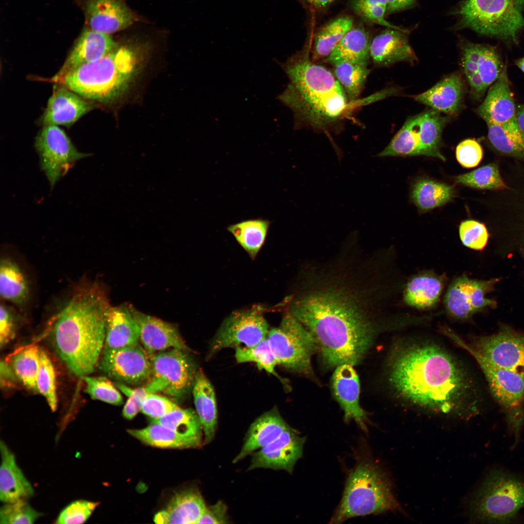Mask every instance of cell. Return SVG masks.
Returning a JSON list of instances; mask_svg holds the SVG:
<instances>
[{"label":"cell","instance_id":"obj_33","mask_svg":"<svg viewBox=\"0 0 524 524\" xmlns=\"http://www.w3.org/2000/svg\"><path fill=\"white\" fill-rule=\"evenodd\" d=\"M371 40L364 28L353 26L325 60L332 65L347 62L367 66Z\"/></svg>","mask_w":524,"mask_h":524},{"label":"cell","instance_id":"obj_23","mask_svg":"<svg viewBox=\"0 0 524 524\" xmlns=\"http://www.w3.org/2000/svg\"><path fill=\"white\" fill-rule=\"evenodd\" d=\"M93 108L86 98L59 84L49 98L42 117L44 126H70Z\"/></svg>","mask_w":524,"mask_h":524},{"label":"cell","instance_id":"obj_44","mask_svg":"<svg viewBox=\"0 0 524 524\" xmlns=\"http://www.w3.org/2000/svg\"><path fill=\"white\" fill-rule=\"evenodd\" d=\"M235 358L238 363L254 362L260 370L279 378L275 370L278 362L266 338L253 346L236 348Z\"/></svg>","mask_w":524,"mask_h":524},{"label":"cell","instance_id":"obj_15","mask_svg":"<svg viewBox=\"0 0 524 524\" xmlns=\"http://www.w3.org/2000/svg\"><path fill=\"white\" fill-rule=\"evenodd\" d=\"M460 49L461 66L471 95L479 99L497 80L504 66L492 47L465 41Z\"/></svg>","mask_w":524,"mask_h":524},{"label":"cell","instance_id":"obj_28","mask_svg":"<svg viewBox=\"0 0 524 524\" xmlns=\"http://www.w3.org/2000/svg\"><path fill=\"white\" fill-rule=\"evenodd\" d=\"M289 426L275 408L264 413L250 426L242 447L233 463H237L269 444L278 438Z\"/></svg>","mask_w":524,"mask_h":524},{"label":"cell","instance_id":"obj_14","mask_svg":"<svg viewBox=\"0 0 524 524\" xmlns=\"http://www.w3.org/2000/svg\"><path fill=\"white\" fill-rule=\"evenodd\" d=\"M269 330L260 311H234L222 323L210 343L207 357L211 358L224 348L253 346L266 338Z\"/></svg>","mask_w":524,"mask_h":524},{"label":"cell","instance_id":"obj_30","mask_svg":"<svg viewBox=\"0 0 524 524\" xmlns=\"http://www.w3.org/2000/svg\"><path fill=\"white\" fill-rule=\"evenodd\" d=\"M206 508L199 491L189 488L176 493L166 508L155 515L154 520L157 524H197Z\"/></svg>","mask_w":524,"mask_h":524},{"label":"cell","instance_id":"obj_2","mask_svg":"<svg viewBox=\"0 0 524 524\" xmlns=\"http://www.w3.org/2000/svg\"><path fill=\"white\" fill-rule=\"evenodd\" d=\"M388 380L394 393L420 409L447 415L477 411L470 401L471 381L456 359L429 342L395 345L388 362Z\"/></svg>","mask_w":524,"mask_h":524},{"label":"cell","instance_id":"obj_16","mask_svg":"<svg viewBox=\"0 0 524 524\" xmlns=\"http://www.w3.org/2000/svg\"><path fill=\"white\" fill-rule=\"evenodd\" d=\"M467 345L490 363L524 377V335L504 327Z\"/></svg>","mask_w":524,"mask_h":524},{"label":"cell","instance_id":"obj_18","mask_svg":"<svg viewBox=\"0 0 524 524\" xmlns=\"http://www.w3.org/2000/svg\"><path fill=\"white\" fill-rule=\"evenodd\" d=\"M305 437L290 426L275 440L252 454L248 470L267 468L292 474L302 457Z\"/></svg>","mask_w":524,"mask_h":524},{"label":"cell","instance_id":"obj_55","mask_svg":"<svg viewBox=\"0 0 524 524\" xmlns=\"http://www.w3.org/2000/svg\"><path fill=\"white\" fill-rule=\"evenodd\" d=\"M18 315L16 310L1 302L0 306V345L2 347L15 335Z\"/></svg>","mask_w":524,"mask_h":524},{"label":"cell","instance_id":"obj_35","mask_svg":"<svg viewBox=\"0 0 524 524\" xmlns=\"http://www.w3.org/2000/svg\"><path fill=\"white\" fill-rule=\"evenodd\" d=\"M132 436L147 445L162 448H188L200 446L202 438L180 434L156 423L140 429H129Z\"/></svg>","mask_w":524,"mask_h":524},{"label":"cell","instance_id":"obj_3","mask_svg":"<svg viewBox=\"0 0 524 524\" xmlns=\"http://www.w3.org/2000/svg\"><path fill=\"white\" fill-rule=\"evenodd\" d=\"M110 305L101 284L82 283L55 317L52 337L55 350L78 377L91 373L98 363L104 346L105 314Z\"/></svg>","mask_w":524,"mask_h":524},{"label":"cell","instance_id":"obj_51","mask_svg":"<svg viewBox=\"0 0 524 524\" xmlns=\"http://www.w3.org/2000/svg\"><path fill=\"white\" fill-rule=\"evenodd\" d=\"M494 283V280H477L469 278L468 292L469 299L474 313L481 311L487 306L494 307L496 302L485 297Z\"/></svg>","mask_w":524,"mask_h":524},{"label":"cell","instance_id":"obj_8","mask_svg":"<svg viewBox=\"0 0 524 524\" xmlns=\"http://www.w3.org/2000/svg\"><path fill=\"white\" fill-rule=\"evenodd\" d=\"M524 508V481L501 469L487 475L471 504L474 519L482 523L503 524L513 521Z\"/></svg>","mask_w":524,"mask_h":524},{"label":"cell","instance_id":"obj_12","mask_svg":"<svg viewBox=\"0 0 524 524\" xmlns=\"http://www.w3.org/2000/svg\"><path fill=\"white\" fill-rule=\"evenodd\" d=\"M187 351L173 348L149 355L152 374L144 385L149 393L162 392L178 398L188 392L197 371Z\"/></svg>","mask_w":524,"mask_h":524},{"label":"cell","instance_id":"obj_36","mask_svg":"<svg viewBox=\"0 0 524 524\" xmlns=\"http://www.w3.org/2000/svg\"><path fill=\"white\" fill-rule=\"evenodd\" d=\"M488 137L492 146L506 155L524 158V133L515 117L500 124H487Z\"/></svg>","mask_w":524,"mask_h":524},{"label":"cell","instance_id":"obj_42","mask_svg":"<svg viewBox=\"0 0 524 524\" xmlns=\"http://www.w3.org/2000/svg\"><path fill=\"white\" fill-rule=\"evenodd\" d=\"M152 422L158 423L180 434L202 438V426L199 417L191 409L179 408Z\"/></svg>","mask_w":524,"mask_h":524},{"label":"cell","instance_id":"obj_47","mask_svg":"<svg viewBox=\"0 0 524 524\" xmlns=\"http://www.w3.org/2000/svg\"><path fill=\"white\" fill-rule=\"evenodd\" d=\"M43 514L33 508L26 500L7 503L0 509V524H33Z\"/></svg>","mask_w":524,"mask_h":524},{"label":"cell","instance_id":"obj_54","mask_svg":"<svg viewBox=\"0 0 524 524\" xmlns=\"http://www.w3.org/2000/svg\"><path fill=\"white\" fill-rule=\"evenodd\" d=\"M116 386L128 397L123 409V415L127 419H131L141 410L142 404L149 393L144 386L134 389L120 383Z\"/></svg>","mask_w":524,"mask_h":524},{"label":"cell","instance_id":"obj_25","mask_svg":"<svg viewBox=\"0 0 524 524\" xmlns=\"http://www.w3.org/2000/svg\"><path fill=\"white\" fill-rule=\"evenodd\" d=\"M516 111L507 67L504 66L499 78L491 86L485 99L476 109V112L487 124H500L514 118Z\"/></svg>","mask_w":524,"mask_h":524},{"label":"cell","instance_id":"obj_52","mask_svg":"<svg viewBox=\"0 0 524 524\" xmlns=\"http://www.w3.org/2000/svg\"><path fill=\"white\" fill-rule=\"evenodd\" d=\"M180 407L166 397L156 393H149L144 399L141 411L152 418L159 419Z\"/></svg>","mask_w":524,"mask_h":524},{"label":"cell","instance_id":"obj_38","mask_svg":"<svg viewBox=\"0 0 524 524\" xmlns=\"http://www.w3.org/2000/svg\"><path fill=\"white\" fill-rule=\"evenodd\" d=\"M353 26V19L344 16L330 21L320 28L314 36L312 61L326 59Z\"/></svg>","mask_w":524,"mask_h":524},{"label":"cell","instance_id":"obj_1","mask_svg":"<svg viewBox=\"0 0 524 524\" xmlns=\"http://www.w3.org/2000/svg\"><path fill=\"white\" fill-rule=\"evenodd\" d=\"M376 254L349 236L329 260L307 263L289 311L311 333L320 352L345 359L367 351L385 328L377 320L384 293ZM396 328V327H395Z\"/></svg>","mask_w":524,"mask_h":524},{"label":"cell","instance_id":"obj_45","mask_svg":"<svg viewBox=\"0 0 524 524\" xmlns=\"http://www.w3.org/2000/svg\"><path fill=\"white\" fill-rule=\"evenodd\" d=\"M349 6L355 14L367 22L389 28L403 29L386 20L387 0H349Z\"/></svg>","mask_w":524,"mask_h":524},{"label":"cell","instance_id":"obj_31","mask_svg":"<svg viewBox=\"0 0 524 524\" xmlns=\"http://www.w3.org/2000/svg\"><path fill=\"white\" fill-rule=\"evenodd\" d=\"M196 411L201 422L205 443L214 439L217 423V409L213 387L201 369L196 372L193 385Z\"/></svg>","mask_w":524,"mask_h":524},{"label":"cell","instance_id":"obj_60","mask_svg":"<svg viewBox=\"0 0 524 524\" xmlns=\"http://www.w3.org/2000/svg\"><path fill=\"white\" fill-rule=\"evenodd\" d=\"M516 65L524 73V57L517 60Z\"/></svg>","mask_w":524,"mask_h":524},{"label":"cell","instance_id":"obj_34","mask_svg":"<svg viewBox=\"0 0 524 524\" xmlns=\"http://www.w3.org/2000/svg\"><path fill=\"white\" fill-rule=\"evenodd\" d=\"M28 280L18 265L9 258L0 262V295L1 299L22 308L30 297Z\"/></svg>","mask_w":524,"mask_h":524},{"label":"cell","instance_id":"obj_10","mask_svg":"<svg viewBox=\"0 0 524 524\" xmlns=\"http://www.w3.org/2000/svg\"><path fill=\"white\" fill-rule=\"evenodd\" d=\"M451 339L470 353L479 364L516 442L524 425V377L490 363L456 334Z\"/></svg>","mask_w":524,"mask_h":524},{"label":"cell","instance_id":"obj_37","mask_svg":"<svg viewBox=\"0 0 524 524\" xmlns=\"http://www.w3.org/2000/svg\"><path fill=\"white\" fill-rule=\"evenodd\" d=\"M453 187L429 179H421L412 187L411 197L421 213H425L451 201L454 197Z\"/></svg>","mask_w":524,"mask_h":524},{"label":"cell","instance_id":"obj_22","mask_svg":"<svg viewBox=\"0 0 524 524\" xmlns=\"http://www.w3.org/2000/svg\"><path fill=\"white\" fill-rule=\"evenodd\" d=\"M370 55L373 63L379 67L401 62L412 64L418 61L409 41L408 31L404 28H387L377 34L371 40Z\"/></svg>","mask_w":524,"mask_h":524},{"label":"cell","instance_id":"obj_9","mask_svg":"<svg viewBox=\"0 0 524 524\" xmlns=\"http://www.w3.org/2000/svg\"><path fill=\"white\" fill-rule=\"evenodd\" d=\"M450 120L430 108L409 117L388 146L377 157L425 155L445 161L441 153L442 135Z\"/></svg>","mask_w":524,"mask_h":524},{"label":"cell","instance_id":"obj_29","mask_svg":"<svg viewBox=\"0 0 524 524\" xmlns=\"http://www.w3.org/2000/svg\"><path fill=\"white\" fill-rule=\"evenodd\" d=\"M0 499L4 503L27 500L33 489L18 466L14 454L2 441L0 442Z\"/></svg>","mask_w":524,"mask_h":524},{"label":"cell","instance_id":"obj_20","mask_svg":"<svg viewBox=\"0 0 524 524\" xmlns=\"http://www.w3.org/2000/svg\"><path fill=\"white\" fill-rule=\"evenodd\" d=\"M84 12L87 28L107 34L126 29L136 19L124 0H86Z\"/></svg>","mask_w":524,"mask_h":524},{"label":"cell","instance_id":"obj_53","mask_svg":"<svg viewBox=\"0 0 524 524\" xmlns=\"http://www.w3.org/2000/svg\"><path fill=\"white\" fill-rule=\"evenodd\" d=\"M456 156L458 163L463 167H474L477 166L482 160V148L475 139H467L457 146Z\"/></svg>","mask_w":524,"mask_h":524},{"label":"cell","instance_id":"obj_26","mask_svg":"<svg viewBox=\"0 0 524 524\" xmlns=\"http://www.w3.org/2000/svg\"><path fill=\"white\" fill-rule=\"evenodd\" d=\"M465 87L461 75L449 74L426 91L412 96L416 101L440 113L457 114L463 104Z\"/></svg>","mask_w":524,"mask_h":524},{"label":"cell","instance_id":"obj_43","mask_svg":"<svg viewBox=\"0 0 524 524\" xmlns=\"http://www.w3.org/2000/svg\"><path fill=\"white\" fill-rule=\"evenodd\" d=\"M457 183L478 189L504 190L508 188L501 177L497 164L491 163L455 177Z\"/></svg>","mask_w":524,"mask_h":524},{"label":"cell","instance_id":"obj_19","mask_svg":"<svg viewBox=\"0 0 524 524\" xmlns=\"http://www.w3.org/2000/svg\"><path fill=\"white\" fill-rule=\"evenodd\" d=\"M129 307L139 327L140 341L149 355L173 348L189 350L174 325Z\"/></svg>","mask_w":524,"mask_h":524},{"label":"cell","instance_id":"obj_7","mask_svg":"<svg viewBox=\"0 0 524 524\" xmlns=\"http://www.w3.org/2000/svg\"><path fill=\"white\" fill-rule=\"evenodd\" d=\"M524 0H463L453 15L456 30L470 29L509 43L524 29Z\"/></svg>","mask_w":524,"mask_h":524},{"label":"cell","instance_id":"obj_48","mask_svg":"<svg viewBox=\"0 0 524 524\" xmlns=\"http://www.w3.org/2000/svg\"><path fill=\"white\" fill-rule=\"evenodd\" d=\"M85 393L93 399L115 405L123 403L121 394L114 385L105 377L84 376Z\"/></svg>","mask_w":524,"mask_h":524},{"label":"cell","instance_id":"obj_11","mask_svg":"<svg viewBox=\"0 0 524 524\" xmlns=\"http://www.w3.org/2000/svg\"><path fill=\"white\" fill-rule=\"evenodd\" d=\"M266 339L278 365L298 373H311V358L317 349L315 340L289 311L278 327L269 330Z\"/></svg>","mask_w":524,"mask_h":524},{"label":"cell","instance_id":"obj_6","mask_svg":"<svg viewBox=\"0 0 524 524\" xmlns=\"http://www.w3.org/2000/svg\"><path fill=\"white\" fill-rule=\"evenodd\" d=\"M137 69L136 55L129 47H117L95 61L86 63L52 81L82 97L108 102L127 90Z\"/></svg>","mask_w":524,"mask_h":524},{"label":"cell","instance_id":"obj_56","mask_svg":"<svg viewBox=\"0 0 524 524\" xmlns=\"http://www.w3.org/2000/svg\"><path fill=\"white\" fill-rule=\"evenodd\" d=\"M229 520L225 504L218 501L206 508L197 524H228Z\"/></svg>","mask_w":524,"mask_h":524},{"label":"cell","instance_id":"obj_13","mask_svg":"<svg viewBox=\"0 0 524 524\" xmlns=\"http://www.w3.org/2000/svg\"><path fill=\"white\" fill-rule=\"evenodd\" d=\"M34 146L51 188L76 162L90 156L79 152L65 131L54 125L44 126L35 137Z\"/></svg>","mask_w":524,"mask_h":524},{"label":"cell","instance_id":"obj_17","mask_svg":"<svg viewBox=\"0 0 524 524\" xmlns=\"http://www.w3.org/2000/svg\"><path fill=\"white\" fill-rule=\"evenodd\" d=\"M99 368L119 383L136 385L151 377L150 357L139 344L118 348H104Z\"/></svg>","mask_w":524,"mask_h":524},{"label":"cell","instance_id":"obj_46","mask_svg":"<svg viewBox=\"0 0 524 524\" xmlns=\"http://www.w3.org/2000/svg\"><path fill=\"white\" fill-rule=\"evenodd\" d=\"M37 386L38 393L46 398L52 411H55L57 405L55 370L49 356L42 349H40Z\"/></svg>","mask_w":524,"mask_h":524},{"label":"cell","instance_id":"obj_57","mask_svg":"<svg viewBox=\"0 0 524 524\" xmlns=\"http://www.w3.org/2000/svg\"><path fill=\"white\" fill-rule=\"evenodd\" d=\"M386 15L400 12L412 7L417 0H387Z\"/></svg>","mask_w":524,"mask_h":524},{"label":"cell","instance_id":"obj_27","mask_svg":"<svg viewBox=\"0 0 524 524\" xmlns=\"http://www.w3.org/2000/svg\"><path fill=\"white\" fill-rule=\"evenodd\" d=\"M105 327L104 348H118L139 344L140 329L129 305H110L105 314Z\"/></svg>","mask_w":524,"mask_h":524},{"label":"cell","instance_id":"obj_24","mask_svg":"<svg viewBox=\"0 0 524 524\" xmlns=\"http://www.w3.org/2000/svg\"><path fill=\"white\" fill-rule=\"evenodd\" d=\"M117 47L109 34L85 28L59 72V78L83 64L98 60Z\"/></svg>","mask_w":524,"mask_h":524},{"label":"cell","instance_id":"obj_21","mask_svg":"<svg viewBox=\"0 0 524 524\" xmlns=\"http://www.w3.org/2000/svg\"><path fill=\"white\" fill-rule=\"evenodd\" d=\"M353 366L344 364L336 367L331 379L332 390L344 412L345 421H354L366 432L368 418L360 405L359 379Z\"/></svg>","mask_w":524,"mask_h":524},{"label":"cell","instance_id":"obj_39","mask_svg":"<svg viewBox=\"0 0 524 524\" xmlns=\"http://www.w3.org/2000/svg\"><path fill=\"white\" fill-rule=\"evenodd\" d=\"M271 222L259 218L229 225L227 229L252 259H254L265 241Z\"/></svg>","mask_w":524,"mask_h":524},{"label":"cell","instance_id":"obj_32","mask_svg":"<svg viewBox=\"0 0 524 524\" xmlns=\"http://www.w3.org/2000/svg\"><path fill=\"white\" fill-rule=\"evenodd\" d=\"M443 287L442 277L430 272L423 273L409 280L404 290L403 299L409 306L430 309L438 302Z\"/></svg>","mask_w":524,"mask_h":524},{"label":"cell","instance_id":"obj_49","mask_svg":"<svg viewBox=\"0 0 524 524\" xmlns=\"http://www.w3.org/2000/svg\"><path fill=\"white\" fill-rule=\"evenodd\" d=\"M459 235L464 246L476 250H481L485 247L489 236L483 223L472 219L461 222Z\"/></svg>","mask_w":524,"mask_h":524},{"label":"cell","instance_id":"obj_5","mask_svg":"<svg viewBox=\"0 0 524 524\" xmlns=\"http://www.w3.org/2000/svg\"><path fill=\"white\" fill-rule=\"evenodd\" d=\"M385 512L405 513L387 474L368 453H360L348 474L342 499L330 523Z\"/></svg>","mask_w":524,"mask_h":524},{"label":"cell","instance_id":"obj_50","mask_svg":"<svg viewBox=\"0 0 524 524\" xmlns=\"http://www.w3.org/2000/svg\"><path fill=\"white\" fill-rule=\"evenodd\" d=\"M99 502L79 500L72 502L59 514L55 523L59 524H82L89 518Z\"/></svg>","mask_w":524,"mask_h":524},{"label":"cell","instance_id":"obj_41","mask_svg":"<svg viewBox=\"0 0 524 524\" xmlns=\"http://www.w3.org/2000/svg\"><path fill=\"white\" fill-rule=\"evenodd\" d=\"M333 66L334 75L344 89L348 101H355L370 73L367 66L347 62H339Z\"/></svg>","mask_w":524,"mask_h":524},{"label":"cell","instance_id":"obj_4","mask_svg":"<svg viewBox=\"0 0 524 524\" xmlns=\"http://www.w3.org/2000/svg\"><path fill=\"white\" fill-rule=\"evenodd\" d=\"M279 64L289 82L278 98L293 113L296 128L326 130L349 109L342 86L328 69L312 61L308 46Z\"/></svg>","mask_w":524,"mask_h":524},{"label":"cell","instance_id":"obj_40","mask_svg":"<svg viewBox=\"0 0 524 524\" xmlns=\"http://www.w3.org/2000/svg\"><path fill=\"white\" fill-rule=\"evenodd\" d=\"M40 349L31 345L16 353L12 360L16 376L28 389L38 392L37 378L40 363Z\"/></svg>","mask_w":524,"mask_h":524},{"label":"cell","instance_id":"obj_59","mask_svg":"<svg viewBox=\"0 0 524 524\" xmlns=\"http://www.w3.org/2000/svg\"><path fill=\"white\" fill-rule=\"evenodd\" d=\"M515 118L519 128L524 133V104L519 105L516 108Z\"/></svg>","mask_w":524,"mask_h":524},{"label":"cell","instance_id":"obj_58","mask_svg":"<svg viewBox=\"0 0 524 524\" xmlns=\"http://www.w3.org/2000/svg\"><path fill=\"white\" fill-rule=\"evenodd\" d=\"M309 6L317 11L326 9L333 3L335 0H303Z\"/></svg>","mask_w":524,"mask_h":524}]
</instances>
